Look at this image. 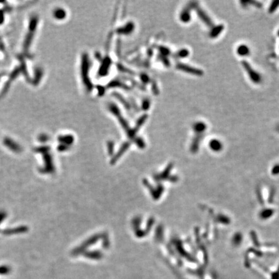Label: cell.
<instances>
[{"label":"cell","instance_id":"6da1fadb","mask_svg":"<svg viewBox=\"0 0 279 279\" xmlns=\"http://www.w3.org/2000/svg\"><path fill=\"white\" fill-rule=\"evenodd\" d=\"M38 22L39 18L37 15H32L30 17L28 24V32L25 35L23 43V51L25 56L27 55L29 52V49L32 43L35 32L38 27Z\"/></svg>","mask_w":279,"mask_h":279},{"label":"cell","instance_id":"7a4b0ae2","mask_svg":"<svg viewBox=\"0 0 279 279\" xmlns=\"http://www.w3.org/2000/svg\"><path fill=\"white\" fill-rule=\"evenodd\" d=\"M242 65L244 67V70L247 73L249 77V79L251 80L252 82H253L255 84H259L262 82V76L260 75V73H258L257 71H256L251 65L249 64V63L246 61L243 60L242 61Z\"/></svg>","mask_w":279,"mask_h":279},{"label":"cell","instance_id":"3957f363","mask_svg":"<svg viewBox=\"0 0 279 279\" xmlns=\"http://www.w3.org/2000/svg\"><path fill=\"white\" fill-rule=\"evenodd\" d=\"M176 67L178 69L180 70L187 74H190L198 76H201L204 75V72L202 70L198 68H195L194 67L190 66L187 64H182V63H178Z\"/></svg>","mask_w":279,"mask_h":279},{"label":"cell","instance_id":"277c9868","mask_svg":"<svg viewBox=\"0 0 279 279\" xmlns=\"http://www.w3.org/2000/svg\"><path fill=\"white\" fill-rule=\"evenodd\" d=\"M194 10L196 11V12L197 13L198 16H199V18L201 20V21L205 25L208 26V27H210V28L213 27V26H214V24H213L212 20L210 18V17L208 16V14L204 11L203 8H202L199 5H198L197 3L195 7Z\"/></svg>","mask_w":279,"mask_h":279},{"label":"cell","instance_id":"5b68a950","mask_svg":"<svg viewBox=\"0 0 279 279\" xmlns=\"http://www.w3.org/2000/svg\"><path fill=\"white\" fill-rule=\"evenodd\" d=\"M196 4V2H190L183 8L180 14V20H181V22L183 23H188L190 22L191 19V12L192 10L195 8Z\"/></svg>","mask_w":279,"mask_h":279},{"label":"cell","instance_id":"8992f818","mask_svg":"<svg viewBox=\"0 0 279 279\" xmlns=\"http://www.w3.org/2000/svg\"><path fill=\"white\" fill-rule=\"evenodd\" d=\"M17 58L20 62L19 67H20V69L21 71V73L24 76L25 79L27 81V82H31V78H30V76L29 74V70L27 69V65H26V64L25 56L20 55H17Z\"/></svg>","mask_w":279,"mask_h":279},{"label":"cell","instance_id":"52a82bcc","mask_svg":"<svg viewBox=\"0 0 279 279\" xmlns=\"http://www.w3.org/2000/svg\"><path fill=\"white\" fill-rule=\"evenodd\" d=\"M4 144L12 151L18 152L22 151V147L20 146L19 144H17L16 142L13 141L12 139L9 138H5L3 140Z\"/></svg>","mask_w":279,"mask_h":279},{"label":"cell","instance_id":"ba28073f","mask_svg":"<svg viewBox=\"0 0 279 279\" xmlns=\"http://www.w3.org/2000/svg\"><path fill=\"white\" fill-rule=\"evenodd\" d=\"M43 76V70L40 67H36L34 69V78L31 79V83L32 85L36 86L38 85Z\"/></svg>","mask_w":279,"mask_h":279},{"label":"cell","instance_id":"9c48e42d","mask_svg":"<svg viewBox=\"0 0 279 279\" xmlns=\"http://www.w3.org/2000/svg\"><path fill=\"white\" fill-rule=\"evenodd\" d=\"M224 29V25L222 24H220L216 26H213L209 32V36L211 38H216L222 32Z\"/></svg>","mask_w":279,"mask_h":279},{"label":"cell","instance_id":"30bf717a","mask_svg":"<svg viewBox=\"0 0 279 279\" xmlns=\"http://www.w3.org/2000/svg\"><path fill=\"white\" fill-rule=\"evenodd\" d=\"M237 52L239 56H247L249 55L250 49L246 45H240L237 49Z\"/></svg>","mask_w":279,"mask_h":279},{"label":"cell","instance_id":"8fae6325","mask_svg":"<svg viewBox=\"0 0 279 279\" xmlns=\"http://www.w3.org/2000/svg\"><path fill=\"white\" fill-rule=\"evenodd\" d=\"M12 82H13L11 79H10L9 78H8V79L7 80V82H5L4 85L3 86V88L2 89L1 92H0V98L4 97L7 94L8 91H9V89L11 88V86Z\"/></svg>","mask_w":279,"mask_h":279},{"label":"cell","instance_id":"7c38bea8","mask_svg":"<svg viewBox=\"0 0 279 279\" xmlns=\"http://www.w3.org/2000/svg\"><path fill=\"white\" fill-rule=\"evenodd\" d=\"M20 74H21V71H20L19 66L15 67L14 69L12 70V72L11 73L8 78L11 79L12 82H14V80H16L17 78H18V76L20 75Z\"/></svg>","mask_w":279,"mask_h":279},{"label":"cell","instance_id":"4fadbf2b","mask_svg":"<svg viewBox=\"0 0 279 279\" xmlns=\"http://www.w3.org/2000/svg\"><path fill=\"white\" fill-rule=\"evenodd\" d=\"M194 130L196 132H203L206 129V125L202 122H198L195 123L193 125Z\"/></svg>","mask_w":279,"mask_h":279},{"label":"cell","instance_id":"5bb4252c","mask_svg":"<svg viewBox=\"0 0 279 279\" xmlns=\"http://www.w3.org/2000/svg\"><path fill=\"white\" fill-rule=\"evenodd\" d=\"M190 55V51L186 49H183L180 50L175 54V58H186Z\"/></svg>","mask_w":279,"mask_h":279},{"label":"cell","instance_id":"9a60e30c","mask_svg":"<svg viewBox=\"0 0 279 279\" xmlns=\"http://www.w3.org/2000/svg\"><path fill=\"white\" fill-rule=\"evenodd\" d=\"M279 7V0H275L272 2L268 8V12L269 14H272L276 11V10Z\"/></svg>","mask_w":279,"mask_h":279},{"label":"cell","instance_id":"2e32d148","mask_svg":"<svg viewBox=\"0 0 279 279\" xmlns=\"http://www.w3.org/2000/svg\"><path fill=\"white\" fill-rule=\"evenodd\" d=\"M54 16H55L56 19L64 18V17L65 16V12L64 11V10L58 8V9L55 10V12H54Z\"/></svg>","mask_w":279,"mask_h":279},{"label":"cell","instance_id":"e0dca14e","mask_svg":"<svg viewBox=\"0 0 279 279\" xmlns=\"http://www.w3.org/2000/svg\"><path fill=\"white\" fill-rule=\"evenodd\" d=\"M245 3H248V4H250V5H251L252 6H254V7H257V8H262V3H261L259 2H257V1L245 2Z\"/></svg>","mask_w":279,"mask_h":279},{"label":"cell","instance_id":"ac0fdd59","mask_svg":"<svg viewBox=\"0 0 279 279\" xmlns=\"http://www.w3.org/2000/svg\"><path fill=\"white\" fill-rule=\"evenodd\" d=\"M5 22V11L0 9V25H2Z\"/></svg>","mask_w":279,"mask_h":279},{"label":"cell","instance_id":"d6986e66","mask_svg":"<svg viewBox=\"0 0 279 279\" xmlns=\"http://www.w3.org/2000/svg\"><path fill=\"white\" fill-rule=\"evenodd\" d=\"M4 75H5V74H4V73H1V74H0V79H2V77H3V76H4Z\"/></svg>","mask_w":279,"mask_h":279},{"label":"cell","instance_id":"ffe728a7","mask_svg":"<svg viewBox=\"0 0 279 279\" xmlns=\"http://www.w3.org/2000/svg\"><path fill=\"white\" fill-rule=\"evenodd\" d=\"M277 129H278V131H279V125H278V127H277Z\"/></svg>","mask_w":279,"mask_h":279},{"label":"cell","instance_id":"44dd1931","mask_svg":"<svg viewBox=\"0 0 279 279\" xmlns=\"http://www.w3.org/2000/svg\"><path fill=\"white\" fill-rule=\"evenodd\" d=\"M277 34H278V37H279V30H278V33H277Z\"/></svg>","mask_w":279,"mask_h":279},{"label":"cell","instance_id":"7402d4cb","mask_svg":"<svg viewBox=\"0 0 279 279\" xmlns=\"http://www.w3.org/2000/svg\"></svg>","mask_w":279,"mask_h":279}]
</instances>
